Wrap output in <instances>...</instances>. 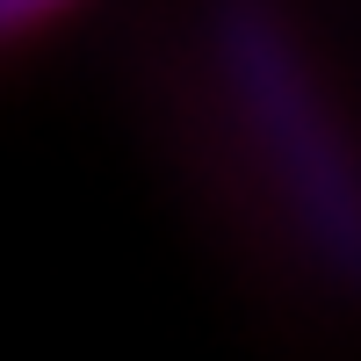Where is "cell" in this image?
<instances>
[{
    "mask_svg": "<svg viewBox=\"0 0 361 361\" xmlns=\"http://www.w3.org/2000/svg\"><path fill=\"white\" fill-rule=\"evenodd\" d=\"M80 0H0V29L8 37H37L44 22H66Z\"/></svg>",
    "mask_w": 361,
    "mask_h": 361,
    "instance_id": "7a4b0ae2",
    "label": "cell"
},
{
    "mask_svg": "<svg viewBox=\"0 0 361 361\" xmlns=\"http://www.w3.org/2000/svg\"><path fill=\"white\" fill-rule=\"evenodd\" d=\"M209 44H217V80L231 94V116L275 202L289 209L296 246L333 289L361 296V152L318 66L282 29V15L253 8V0H231Z\"/></svg>",
    "mask_w": 361,
    "mask_h": 361,
    "instance_id": "6da1fadb",
    "label": "cell"
}]
</instances>
